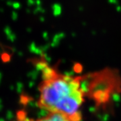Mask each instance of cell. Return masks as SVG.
<instances>
[{
	"label": "cell",
	"mask_w": 121,
	"mask_h": 121,
	"mask_svg": "<svg viewBox=\"0 0 121 121\" xmlns=\"http://www.w3.org/2000/svg\"><path fill=\"white\" fill-rule=\"evenodd\" d=\"M38 65L42 74L37 100L39 108L47 113L63 114L73 121H81L86 95L83 78L60 73L44 62Z\"/></svg>",
	"instance_id": "cell-1"
},
{
	"label": "cell",
	"mask_w": 121,
	"mask_h": 121,
	"mask_svg": "<svg viewBox=\"0 0 121 121\" xmlns=\"http://www.w3.org/2000/svg\"><path fill=\"white\" fill-rule=\"evenodd\" d=\"M36 121H73L68 117L58 113L48 112L36 119Z\"/></svg>",
	"instance_id": "cell-2"
}]
</instances>
